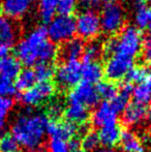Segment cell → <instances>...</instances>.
<instances>
[{
  "mask_svg": "<svg viewBox=\"0 0 151 152\" xmlns=\"http://www.w3.org/2000/svg\"><path fill=\"white\" fill-rule=\"evenodd\" d=\"M48 121V118L39 113H22L12 124V136L26 150L38 151L47 134Z\"/></svg>",
  "mask_w": 151,
  "mask_h": 152,
  "instance_id": "6da1fadb",
  "label": "cell"
},
{
  "mask_svg": "<svg viewBox=\"0 0 151 152\" xmlns=\"http://www.w3.org/2000/svg\"><path fill=\"white\" fill-rule=\"evenodd\" d=\"M142 32L136 26L123 27L119 36L110 38L106 42L105 50L108 54L135 58L142 48Z\"/></svg>",
  "mask_w": 151,
  "mask_h": 152,
  "instance_id": "7a4b0ae2",
  "label": "cell"
},
{
  "mask_svg": "<svg viewBox=\"0 0 151 152\" xmlns=\"http://www.w3.org/2000/svg\"><path fill=\"white\" fill-rule=\"evenodd\" d=\"M48 32L47 27L37 26L29 32L25 38L17 44L16 46V55L20 63L25 66L36 65L38 63L37 53L40 45L47 40Z\"/></svg>",
  "mask_w": 151,
  "mask_h": 152,
  "instance_id": "3957f363",
  "label": "cell"
},
{
  "mask_svg": "<svg viewBox=\"0 0 151 152\" xmlns=\"http://www.w3.org/2000/svg\"><path fill=\"white\" fill-rule=\"evenodd\" d=\"M47 32L52 42L65 44L74 38L76 33V19L73 16L59 15L49 22Z\"/></svg>",
  "mask_w": 151,
  "mask_h": 152,
  "instance_id": "277c9868",
  "label": "cell"
},
{
  "mask_svg": "<svg viewBox=\"0 0 151 152\" xmlns=\"http://www.w3.org/2000/svg\"><path fill=\"white\" fill-rule=\"evenodd\" d=\"M101 19V27L107 34H116L121 31L125 23V12L120 4L116 2L107 3L104 6Z\"/></svg>",
  "mask_w": 151,
  "mask_h": 152,
  "instance_id": "5b68a950",
  "label": "cell"
},
{
  "mask_svg": "<svg viewBox=\"0 0 151 152\" xmlns=\"http://www.w3.org/2000/svg\"><path fill=\"white\" fill-rule=\"evenodd\" d=\"M99 15L93 10L82 12L76 19V32L83 39H93L101 32Z\"/></svg>",
  "mask_w": 151,
  "mask_h": 152,
  "instance_id": "8992f818",
  "label": "cell"
},
{
  "mask_svg": "<svg viewBox=\"0 0 151 152\" xmlns=\"http://www.w3.org/2000/svg\"><path fill=\"white\" fill-rule=\"evenodd\" d=\"M67 100L71 104H80L88 109L93 108L98 104L99 96L93 85L82 82L71 89L67 95Z\"/></svg>",
  "mask_w": 151,
  "mask_h": 152,
  "instance_id": "52a82bcc",
  "label": "cell"
},
{
  "mask_svg": "<svg viewBox=\"0 0 151 152\" xmlns=\"http://www.w3.org/2000/svg\"><path fill=\"white\" fill-rule=\"evenodd\" d=\"M82 64L78 60H67L59 65L55 72L56 82L61 88H74L80 83Z\"/></svg>",
  "mask_w": 151,
  "mask_h": 152,
  "instance_id": "ba28073f",
  "label": "cell"
},
{
  "mask_svg": "<svg viewBox=\"0 0 151 152\" xmlns=\"http://www.w3.org/2000/svg\"><path fill=\"white\" fill-rule=\"evenodd\" d=\"M55 93V87L51 82H38L30 89L21 94V102L28 107H37L48 102Z\"/></svg>",
  "mask_w": 151,
  "mask_h": 152,
  "instance_id": "9c48e42d",
  "label": "cell"
},
{
  "mask_svg": "<svg viewBox=\"0 0 151 152\" xmlns=\"http://www.w3.org/2000/svg\"><path fill=\"white\" fill-rule=\"evenodd\" d=\"M133 66V59L121 55H112L106 62L104 75L110 82L120 81L126 77L127 72Z\"/></svg>",
  "mask_w": 151,
  "mask_h": 152,
  "instance_id": "30bf717a",
  "label": "cell"
},
{
  "mask_svg": "<svg viewBox=\"0 0 151 152\" xmlns=\"http://www.w3.org/2000/svg\"><path fill=\"white\" fill-rule=\"evenodd\" d=\"M118 113L112 108L110 102H104L96 106L91 115V121L96 127H105L108 125L117 124Z\"/></svg>",
  "mask_w": 151,
  "mask_h": 152,
  "instance_id": "8fae6325",
  "label": "cell"
},
{
  "mask_svg": "<svg viewBox=\"0 0 151 152\" xmlns=\"http://www.w3.org/2000/svg\"><path fill=\"white\" fill-rule=\"evenodd\" d=\"M47 134H50L51 138L59 139L62 141L73 140L77 134V126L69 122L50 120L47 123Z\"/></svg>",
  "mask_w": 151,
  "mask_h": 152,
  "instance_id": "7c38bea8",
  "label": "cell"
},
{
  "mask_svg": "<svg viewBox=\"0 0 151 152\" xmlns=\"http://www.w3.org/2000/svg\"><path fill=\"white\" fill-rule=\"evenodd\" d=\"M148 112H149V109L145 106H142L135 102L128 104L125 110L123 111V123L127 126L139 125L148 118Z\"/></svg>",
  "mask_w": 151,
  "mask_h": 152,
  "instance_id": "4fadbf2b",
  "label": "cell"
},
{
  "mask_svg": "<svg viewBox=\"0 0 151 152\" xmlns=\"http://www.w3.org/2000/svg\"><path fill=\"white\" fill-rule=\"evenodd\" d=\"M31 4L27 0H2L1 10L5 17L9 19H18L23 17Z\"/></svg>",
  "mask_w": 151,
  "mask_h": 152,
  "instance_id": "5bb4252c",
  "label": "cell"
},
{
  "mask_svg": "<svg viewBox=\"0 0 151 152\" xmlns=\"http://www.w3.org/2000/svg\"><path fill=\"white\" fill-rule=\"evenodd\" d=\"M18 37V28L12 19L0 15V45L12 46Z\"/></svg>",
  "mask_w": 151,
  "mask_h": 152,
  "instance_id": "9a60e30c",
  "label": "cell"
},
{
  "mask_svg": "<svg viewBox=\"0 0 151 152\" xmlns=\"http://www.w3.org/2000/svg\"><path fill=\"white\" fill-rule=\"evenodd\" d=\"M63 115L67 122L74 124L75 126H82L87 123L89 119L88 109L80 104H71L63 110Z\"/></svg>",
  "mask_w": 151,
  "mask_h": 152,
  "instance_id": "2e32d148",
  "label": "cell"
},
{
  "mask_svg": "<svg viewBox=\"0 0 151 152\" xmlns=\"http://www.w3.org/2000/svg\"><path fill=\"white\" fill-rule=\"evenodd\" d=\"M104 76V68L101 64L97 61L83 63L81 68V77L88 84H98Z\"/></svg>",
  "mask_w": 151,
  "mask_h": 152,
  "instance_id": "e0dca14e",
  "label": "cell"
},
{
  "mask_svg": "<svg viewBox=\"0 0 151 152\" xmlns=\"http://www.w3.org/2000/svg\"><path fill=\"white\" fill-rule=\"evenodd\" d=\"M97 134L101 145H104L106 148H112L120 141L121 129L117 124H113L101 127Z\"/></svg>",
  "mask_w": 151,
  "mask_h": 152,
  "instance_id": "ac0fdd59",
  "label": "cell"
},
{
  "mask_svg": "<svg viewBox=\"0 0 151 152\" xmlns=\"http://www.w3.org/2000/svg\"><path fill=\"white\" fill-rule=\"evenodd\" d=\"M84 48L85 45L83 39L74 37L63 45L61 49V56L65 59V61L78 60L80 57H82Z\"/></svg>",
  "mask_w": 151,
  "mask_h": 152,
  "instance_id": "d6986e66",
  "label": "cell"
},
{
  "mask_svg": "<svg viewBox=\"0 0 151 152\" xmlns=\"http://www.w3.org/2000/svg\"><path fill=\"white\" fill-rule=\"evenodd\" d=\"M119 143L124 152H142L143 150V145L140 138L129 129L121 130Z\"/></svg>",
  "mask_w": 151,
  "mask_h": 152,
  "instance_id": "ffe728a7",
  "label": "cell"
},
{
  "mask_svg": "<svg viewBox=\"0 0 151 152\" xmlns=\"http://www.w3.org/2000/svg\"><path fill=\"white\" fill-rule=\"evenodd\" d=\"M21 72V63L17 58L8 56L0 58V77L12 81L16 79Z\"/></svg>",
  "mask_w": 151,
  "mask_h": 152,
  "instance_id": "44dd1931",
  "label": "cell"
},
{
  "mask_svg": "<svg viewBox=\"0 0 151 152\" xmlns=\"http://www.w3.org/2000/svg\"><path fill=\"white\" fill-rule=\"evenodd\" d=\"M59 0H38V16L44 23H49L53 18L58 8Z\"/></svg>",
  "mask_w": 151,
  "mask_h": 152,
  "instance_id": "7402d4cb",
  "label": "cell"
},
{
  "mask_svg": "<svg viewBox=\"0 0 151 152\" xmlns=\"http://www.w3.org/2000/svg\"><path fill=\"white\" fill-rule=\"evenodd\" d=\"M36 79H35V75L33 69L27 67L21 70L20 74L16 78V83H15V87L17 90L20 91H26L30 89L33 85H35Z\"/></svg>",
  "mask_w": 151,
  "mask_h": 152,
  "instance_id": "603a6c76",
  "label": "cell"
},
{
  "mask_svg": "<svg viewBox=\"0 0 151 152\" xmlns=\"http://www.w3.org/2000/svg\"><path fill=\"white\" fill-rule=\"evenodd\" d=\"M57 54H58V49H57L56 45L51 40H44L38 49V63H50L51 61L56 58Z\"/></svg>",
  "mask_w": 151,
  "mask_h": 152,
  "instance_id": "cb8c5ba5",
  "label": "cell"
},
{
  "mask_svg": "<svg viewBox=\"0 0 151 152\" xmlns=\"http://www.w3.org/2000/svg\"><path fill=\"white\" fill-rule=\"evenodd\" d=\"M99 98H104L105 102H110L118 94V89L110 81H101L95 87Z\"/></svg>",
  "mask_w": 151,
  "mask_h": 152,
  "instance_id": "d4e9b609",
  "label": "cell"
},
{
  "mask_svg": "<svg viewBox=\"0 0 151 152\" xmlns=\"http://www.w3.org/2000/svg\"><path fill=\"white\" fill-rule=\"evenodd\" d=\"M103 52V47L98 42H91L87 46H85L84 52L82 55V59L84 63L88 62H94L101 57Z\"/></svg>",
  "mask_w": 151,
  "mask_h": 152,
  "instance_id": "484cf974",
  "label": "cell"
},
{
  "mask_svg": "<svg viewBox=\"0 0 151 152\" xmlns=\"http://www.w3.org/2000/svg\"><path fill=\"white\" fill-rule=\"evenodd\" d=\"M33 72L38 82H50L55 75V68L51 63H37Z\"/></svg>",
  "mask_w": 151,
  "mask_h": 152,
  "instance_id": "4316f807",
  "label": "cell"
},
{
  "mask_svg": "<svg viewBox=\"0 0 151 152\" xmlns=\"http://www.w3.org/2000/svg\"><path fill=\"white\" fill-rule=\"evenodd\" d=\"M133 97L135 102L147 107L151 102V90L145 84H139L133 87Z\"/></svg>",
  "mask_w": 151,
  "mask_h": 152,
  "instance_id": "83f0119b",
  "label": "cell"
},
{
  "mask_svg": "<svg viewBox=\"0 0 151 152\" xmlns=\"http://www.w3.org/2000/svg\"><path fill=\"white\" fill-rule=\"evenodd\" d=\"M99 144L101 143H99L98 134L95 132H87L81 141V146L83 150L88 152L96 151L98 149Z\"/></svg>",
  "mask_w": 151,
  "mask_h": 152,
  "instance_id": "f1b7e54d",
  "label": "cell"
},
{
  "mask_svg": "<svg viewBox=\"0 0 151 152\" xmlns=\"http://www.w3.org/2000/svg\"><path fill=\"white\" fill-rule=\"evenodd\" d=\"M14 108V100L12 97L0 96V129L5 126L6 120Z\"/></svg>",
  "mask_w": 151,
  "mask_h": 152,
  "instance_id": "f546056e",
  "label": "cell"
},
{
  "mask_svg": "<svg viewBox=\"0 0 151 152\" xmlns=\"http://www.w3.org/2000/svg\"><path fill=\"white\" fill-rule=\"evenodd\" d=\"M149 70L144 66H133L127 72L126 78L127 82L129 83H141L144 80H146Z\"/></svg>",
  "mask_w": 151,
  "mask_h": 152,
  "instance_id": "4dcf8cb0",
  "label": "cell"
},
{
  "mask_svg": "<svg viewBox=\"0 0 151 152\" xmlns=\"http://www.w3.org/2000/svg\"><path fill=\"white\" fill-rule=\"evenodd\" d=\"M19 144L12 134H0V152H17Z\"/></svg>",
  "mask_w": 151,
  "mask_h": 152,
  "instance_id": "1f68e13d",
  "label": "cell"
},
{
  "mask_svg": "<svg viewBox=\"0 0 151 152\" xmlns=\"http://www.w3.org/2000/svg\"><path fill=\"white\" fill-rule=\"evenodd\" d=\"M78 5V0H59L57 12L61 16H71Z\"/></svg>",
  "mask_w": 151,
  "mask_h": 152,
  "instance_id": "d6a6232c",
  "label": "cell"
},
{
  "mask_svg": "<svg viewBox=\"0 0 151 152\" xmlns=\"http://www.w3.org/2000/svg\"><path fill=\"white\" fill-rule=\"evenodd\" d=\"M151 17V12L149 10L143 8V10H137L135 14V24L138 29L146 28L149 24V20Z\"/></svg>",
  "mask_w": 151,
  "mask_h": 152,
  "instance_id": "836d02e7",
  "label": "cell"
},
{
  "mask_svg": "<svg viewBox=\"0 0 151 152\" xmlns=\"http://www.w3.org/2000/svg\"><path fill=\"white\" fill-rule=\"evenodd\" d=\"M128 96L124 93H118L112 100H110V104H111L112 108L116 111L117 113H121L125 110V108L128 104Z\"/></svg>",
  "mask_w": 151,
  "mask_h": 152,
  "instance_id": "e575fe53",
  "label": "cell"
},
{
  "mask_svg": "<svg viewBox=\"0 0 151 152\" xmlns=\"http://www.w3.org/2000/svg\"><path fill=\"white\" fill-rule=\"evenodd\" d=\"M16 87L12 81L0 77V96L10 97L16 93Z\"/></svg>",
  "mask_w": 151,
  "mask_h": 152,
  "instance_id": "d590c367",
  "label": "cell"
},
{
  "mask_svg": "<svg viewBox=\"0 0 151 152\" xmlns=\"http://www.w3.org/2000/svg\"><path fill=\"white\" fill-rule=\"evenodd\" d=\"M48 152H69V144L65 141L51 138L48 143Z\"/></svg>",
  "mask_w": 151,
  "mask_h": 152,
  "instance_id": "8d00e7d4",
  "label": "cell"
},
{
  "mask_svg": "<svg viewBox=\"0 0 151 152\" xmlns=\"http://www.w3.org/2000/svg\"><path fill=\"white\" fill-rule=\"evenodd\" d=\"M142 57L146 63L151 64V35L146 36L142 42Z\"/></svg>",
  "mask_w": 151,
  "mask_h": 152,
  "instance_id": "74e56055",
  "label": "cell"
},
{
  "mask_svg": "<svg viewBox=\"0 0 151 152\" xmlns=\"http://www.w3.org/2000/svg\"><path fill=\"white\" fill-rule=\"evenodd\" d=\"M62 112H63L62 106H61L59 102H53V104H50V107H49V114H50L51 117L54 118V120H55V118L60 116Z\"/></svg>",
  "mask_w": 151,
  "mask_h": 152,
  "instance_id": "f35d334b",
  "label": "cell"
},
{
  "mask_svg": "<svg viewBox=\"0 0 151 152\" xmlns=\"http://www.w3.org/2000/svg\"><path fill=\"white\" fill-rule=\"evenodd\" d=\"M78 3L84 8L97 7L101 4L99 0H78Z\"/></svg>",
  "mask_w": 151,
  "mask_h": 152,
  "instance_id": "ab89813d",
  "label": "cell"
},
{
  "mask_svg": "<svg viewBox=\"0 0 151 152\" xmlns=\"http://www.w3.org/2000/svg\"><path fill=\"white\" fill-rule=\"evenodd\" d=\"M69 152H85L83 150L82 146H81V142H79L76 139L71 140L69 144Z\"/></svg>",
  "mask_w": 151,
  "mask_h": 152,
  "instance_id": "60d3db41",
  "label": "cell"
},
{
  "mask_svg": "<svg viewBox=\"0 0 151 152\" xmlns=\"http://www.w3.org/2000/svg\"><path fill=\"white\" fill-rule=\"evenodd\" d=\"M120 92L121 93H124L126 95H131L133 93V86L131 83L129 82H124L123 84H121V87H120Z\"/></svg>",
  "mask_w": 151,
  "mask_h": 152,
  "instance_id": "b9f144b4",
  "label": "cell"
},
{
  "mask_svg": "<svg viewBox=\"0 0 151 152\" xmlns=\"http://www.w3.org/2000/svg\"><path fill=\"white\" fill-rule=\"evenodd\" d=\"M133 10L137 12V10L146 8L147 3H146V0H133Z\"/></svg>",
  "mask_w": 151,
  "mask_h": 152,
  "instance_id": "7bdbcfd3",
  "label": "cell"
},
{
  "mask_svg": "<svg viewBox=\"0 0 151 152\" xmlns=\"http://www.w3.org/2000/svg\"><path fill=\"white\" fill-rule=\"evenodd\" d=\"M10 47L6 45H0V58H6L9 56Z\"/></svg>",
  "mask_w": 151,
  "mask_h": 152,
  "instance_id": "ee69618b",
  "label": "cell"
},
{
  "mask_svg": "<svg viewBox=\"0 0 151 152\" xmlns=\"http://www.w3.org/2000/svg\"><path fill=\"white\" fill-rule=\"evenodd\" d=\"M94 152H118V151L115 150L113 148H106V147H104V148H98Z\"/></svg>",
  "mask_w": 151,
  "mask_h": 152,
  "instance_id": "f6af8a7d",
  "label": "cell"
},
{
  "mask_svg": "<svg viewBox=\"0 0 151 152\" xmlns=\"http://www.w3.org/2000/svg\"><path fill=\"white\" fill-rule=\"evenodd\" d=\"M146 86L148 87V88L151 90V72H148V75H147V77H146Z\"/></svg>",
  "mask_w": 151,
  "mask_h": 152,
  "instance_id": "bcb514c9",
  "label": "cell"
},
{
  "mask_svg": "<svg viewBox=\"0 0 151 152\" xmlns=\"http://www.w3.org/2000/svg\"><path fill=\"white\" fill-rule=\"evenodd\" d=\"M101 2H106V3H112V2H115V0H99Z\"/></svg>",
  "mask_w": 151,
  "mask_h": 152,
  "instance_id": "7dc6e473",
  "label": "cell"
},
{
  "mask_svg": "<svg viewBox=\"0 0 151 152\" xmlns=\"http://www.w3.org/2000/svg\"><path fill=\"white\" fill-rule=\"evenodd\" d=\"M148 29H149V32H150V35H151V17H150V20H149V24H148Z\"/></svg>",
  "mask_w": 151,
  "mask_h": 152,
  "instance_id": "c3c4849f",
  "label": "cell"
},
{
  "mask_svg": "<svg viewBox=\"0 0 151 152\" xmlns=\"http://www.w3.org/2000/svg\"><path fill=\"white\" fill-rule=\"evenodd\" d=\"M27 1H28L30 4H32V3H34V2L36 1V0H27Z\"/></svg>",
  "mask_w": 151,
  "mask_h": 152,
  "instance_id": "681fc988",
  "label": "cell"
},
{
  "mask_svg": "<svg viewBox=\"0 0 151 152\" xmlns=\"http://www.w3.org/2000/svg\"><path fill=\"white\" fill-rule=\"evenodd\" d=\"M149 152H151V142H150V145H149Z\"/></svg>",
  "mask_w": 151,
  "mask_h": 152,
  "instance_id": "f907efd6",
  "label": "cell"
},
{
  "mask_svg": "<svg viewBox=\"0 0 151 152\" xmlns=\"http://www.w3.org/2000/svg\"><path fill=\"white\" fill-rule=\"evenodd\" d=\"M149 7H150V10H151V0H149Z\"/></svg>",
  "mask_w": 151,
  "mask_h": 152,
  "instance_id": "816d5d0a",
  "label": "cell"
}]
</instances>
